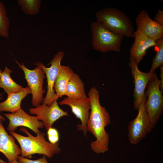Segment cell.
I'll return each mask as SVG.
<instances>
[{"instance_id":"obj_1","label":"cell","mask_w":163,"mask_h":163,"mask_svg":"<svg viewBox=\"0 0 163 163\" xmlns=\"http://www.w3.org/2000/svg\"><path fill=\"white\" fill-rule=\"evenodd\" d=\"M87 94L90 99V112L87 129L96 139L90 144V147L95 153H104L109 150V135L105 128L111 123L110 116L101 104L99 92L95 87H91Z\"/></svg>"},{"instance_id":"obj_2","label":"cell","mask_w":163,"mask_h":163,"mask_svg":"<svg viewBox=\"0 0 163 163\" xmlns=\"http://www.w3.org/2000/svg\"><path fill=\"white\" fill-rule=\"evenodd\" d=\"M20 130L27 136H23L14 132H10L9 133L18 142L21 147V156L29 158L32 155L38 154L51 158L55 155L60 153L59 143L52 144L47 142L45 137V133L40 131L36 134V136H34L26 128L21 127Z\"/></svg>"},{"instance_id":"obj_3","label":"cell","mask_w":163,"mask_h":163,"mask_svg":"<svg viewBox=\"0 0 163 163\" xmlns=\"http://www.w3.org/2000/svg\"><path fill=\"white\" fill-rule=\"evenodd\" d=\"M97 22L116 34L127 37H133V25L125 13L116 8H106L97 12Z\"/></svg>"},{"instance_id":"obj_4","label":"cell","mask_w":163,"mask_h":163,"mask_svg":"<svg viewBox=\"0 0 163 163\" xmlns=\"http://www.w3.org/2000/svg\"><path fill=\"white\" fill-rule=\"evenodd\" d=\"M91 29L94 50L102 53L120 51L123 36L113 33L97 21L91 23Z\"/></svg>"},{"instance_id":"obj_5","label":"cell","mask_w":163,"mask_h":163,"mask_svg":"<svg viewBox=\"0 0 163 163\" xmlns=\"http://www.w3.org/2000/svg\"><path fill=\"white\" fill-rule=\"evenodd\" d=\"M160 80L156 74L149 82L145 92V109L153 128L163 112V92L160 90Z\"/></svg>"},{"instance_id":"obj_6","label":"cell","mask_w":163,"mask_h":163,"mask_svg":"<svg viewBox=\"0 0 163 163\" xmlns=\"http://www.w3.org/2000/svg\"><path fill=\"white\" fill-rule=\"evenodd\" d=\"M15 63L23 71L28 84L32 94V104L35 107L42 103L43 100V94L45 90L43 89V80L46 77L43 70L40 67L37 66L32 70L27 69L24 63L21 64L17 60Z\"/></svg>"},{"instance_id":"obj_7","label":"cell","mask_w":163,"mask_h":163,"mask_svg":"<svg viewBox=\"0 0 163 163\" xmlns=\"http://www.w3.org/2000/svg\"><path fill=\"white\" fill-rule=\"evenodd\" d=\"M137 110V115L130 122L128 128L129 140L133 144L139 143L153 128L146 111L145 97Z\"/></svg>"},{"instance_id":"obj_8","label":"cell","mask_w":163,"mask_h":163,"mask_svg":"<svg viewBox=\"0 0 163 163\" xmlns=\"http://www.w3.org/2000/svg\"><path fill=\"white\" fill-rule=\"evenodd\" d=\"M64 53L63 51L58 52L50 61L49 68L46 67L44 65L40 62L34 64L37 66L40 67L44 71L47 81V91L45 97L43 99L42 104L49 105L55 100L59 97L56 94L54 87L57 75L61 67V61Z\"/></svg>"},{"instance_id":"obj_9","label":"cell","mask_w":163,"mask_h":163,"mask_svg":"<svg viewBox=\"0 0 163 163\" xmlns=\"http://www.w3.org/2000/svg\"><path fill=\"white\" fill-rule=\"evenodd\" d=\"M128 64L131 70V74L134 78L135 88L133 91V105L135 109L139 106L145 97V88L150 80L156 73L155 71L143 72L139 70L138 64L133 59L129 57Z\"/></svg>"},{"instance_id":"obj_10","label":"cell","mask_w":163,"mask_h":163,"mask_svg":"<svg viewBox=\"0 0 163 163\" xmlns=\"http://www.w3.org/2000/svg\"><path fill=\"white\" fill-rule=\"evenodd\" d=\"M29 112L31 114L36 115L38 119L43 122L47 130L52 127L56 120L69 115L67 111L59 107L57 100H54L49 105L39 104L35 108H30Z\"/></svg>"},{"instance_id":"obj_11","label":"cell","mask_w":163,"mask_h":163,"mask_svg":"<svg viewBox=\"0 0 163 163\" xmlns=\"http://www.w3.org/2000/svg\"><path fill=\"white\" fill-rule=\"evenodd\" d=\"M59 104L70 107L72 113L81 121V123L77 126V130L81 131L84 136H86L88 131L87 124L90 110L89 97L72 99L66 97L61 101Z\"/></svg>"},{"instance_id":"obj_12","label":"cell","mask_w":163,"mask_h":163,"mask_svg":"<svg viewBox=\"0 0 163 163\" xmlns=\"http://www.w3.org/2000/svg\"><path fill=\"white\" fill-rule=\"evenodd\" d=\"M9 120L7 128L10 132H14L20 126L29 128L36 134L40 132L39 128L44 127L42 122L39 120L36 116H30L22 109L11 113H3Z\"/></svg>"},{"instance_id":"obj_13","label":"cell","mask_w":163,"mask_h":163,"mask_svg":"<svg viewBox=\"0 0 163 163\" xmlns=\"http://www.w3.org/2000/svg\"><path fill=\"white\" fill-rule=\"evenodd\" d=\"M136 22L137 29L149 38L155 41L163 38V26L152 19L146 10L139 13Z\"/></svg>"},{"instance_id":"obj_14","label":"cell","mask_w":163,"mask_h":163,"mask_svg":"<svg viewBox=\"0 0 163 163\" xmlns=\"http://www.w3.org/2000/svg\"><path fill=\"white\" fill-rule=\"evenodd\" d=\"M134 41L130 50V57L139 63L146 54V50L156 45V41L149 38L138 29L134 31L133 37Z\"/></svg>"},{"instance_id":"obj_15","label":"cell","mask_w":163,"mask_h":163,"mask_svg":"<svg viewBox=\"0 0 163 163\" xmlns=\"http://www.w3.org/2000/svg\"><path fill=\"white\" fill-rule=\"evenodd\" d=\"M0 120V152L3 153L8 162L18 160V157L21 154L20 148L15 142V138L8 134Z\"/></svg>"},{"instance_id":"obj_16","label":"cell","mask_w":163,"mask_h":163,"mask_svg":"<svg viewBox=\"0 0 163 163\" xmlns=\"http://www.w3.org/2000/svg\"><path fill=\"white\" fill-rule=\"evenodd\" d=\"M29 94H31V90L28 86L23 91L8 94L7 99L0 103V112H15L21 109V102Z\"/></svg>"},{"instance_id":"obj_17","label":"cell","mask_w":163,"mask_h":163,"mask_svg":"<svg viewBox=\"0 0 163 163\" xmlns=\"http://www.w3.org/2000/svg\"><path fill=\"white\" fill-rule=\"evenodd\" d=\"M74 73L69 66H61L54 87L55 93L59 97L66 95L67 85Z\"/></svg>"},{"instance_id":"obj_18","label":"cell","mask_w":163,"mask_h":163,"mask_svg":"<svg viewBox=\"0 0 163 163\" xmlns=\"http://www.w3.org/2000/svg\"><path fill=\"white\" fill-rule=\"evenodd\" d=\"M66 95L67 97L72 99L82 98L87 97L84 84L79 76L74 73L67 84Z\"/></svg>"},{"instance_id":"obj_19","label":"cell","mask_w":163,"mask_h":163,"mask_svg":"<svg viewBox=\"0 0 163 163\" xmlns=\"http://www.w3.org/2000/svg\"><path fill=\"white\" fill-rule=\"evenodd\" d=\"M12 72L11 70L5 66L1 73L0 88H2L8 94L21 91L25 89V88L18 84L12 79L10 76Z\"/></svg>"},{"instance_id":"obj_20","label":"cell","mask_w":163,"mask_h":163,"mask_svg":"<svg viewBox=\"0 0 163 163\" xmlns=\"http://www.w3.org/2000/svg\"><path fill=\"white\" fill-rule=\"evenodd\" d=\"M17 4L26 14L33 15L39 12L41 1L40 0H18Z\"/></svg>"},{"instance_id":"obj_21","label":"cell","mask_w":163,"mask_h":163,"mask_svg":"<svg viewBox=\"0 0 163 163\" xmlns=\"http://www.w3.org/2000/svg\"><path fill=\"white\" fill-rule=\"evenodd\" d=\"M10 22L3 2L0 1V36L9 37Z\"/></svg>"},{"instance_id":"obj_22","label":"cell","mask_w":163,"mask_h":163,"mask_svg":"<svg viewBox=\"0 0 163 163\" xmlns=\"http://www.w3.org/2000/svg\"><path fill=\"white\" fill-rule=\"evenodd\" d=\"M155 43V47L156 53L152 61L150 72L155 71L156 69L163 65V39L157 40Z\"/></svg>"},{"instance_id":"obj_23","label":"cell","mask_w":163,"mask_h":163,"mask_svg":"<svg viewBox=\"0 0 163 163\" xmlns=\"http://www.w3.org/2000/svg\"><path fill=\"white\" fill-rule=\"evenodd\" d=\"M47 135L49 142L52 144L58 143L59 136L58 130L55 128L52 127L47 130Z\"/></svg>"},{"instance_id":"obj_24","label":"cell","mask_w":163,"mask_h":163,"mask_svg":"<svg viewBox=\"0 0 163 163\" xmlns=\"http://www.w3.org/2000/svg\"><path fill=\"white\" fill-rule=\"evenodd\" d=\"M18 160L21 163H49L46 157L43 155V157L35 160H32L21 156H18Z\"/></svg>"},{"instance_id":"obj_25","label":"cell","mask_w":163,"mask_h":163,"mask_svg":"<svg viewBox=\"0 0 163 163\" xmlns=\"http://www.w3.org/2000/svg\"><path fill=\"white\" fill-rule=\"evenodd\" d=\"M154 21L159 24L163 26V11L159 10L154 17Z\"/></svg>"},{"instance_id":"obj_26","label":"cell","mask_w":163,"mask_h":163,"mask_svg":"<svg viewBox=\"0 0 163 163\" xmlns=\"http://www.w3.org/2000/svg\"><path fill=\"white\" fill-rule=\"evenodd\" d=\"M160 80L161 85L160 89L161 91L163 92V65L160 66Z\"/></svg>"},{"instance_id":"obj_27","label":"cell","mask_w":163,"mask_h":163,"mask_svg":"<svg viewBox=\"0 0 163 163\" xmlns=\"http://www.w3.org/2000/svg\"><path fill=\"white\" fill-rule=\"evenodd\" d=\"M3 98L2 93L0 92V100H2ZM0 120H2L3 121H5L6 120L5 119L4 117L1 115L0 114Z\"/></svg>"},{"instance_id":"obj_28","label":"cell","mask_w":163,"mask_h":163,"mask_svg":"<svg viewBox=\"0 0 163 163\" xmlns=\"http://www.w3.org/2000/svg\"><path fill=\"white\" fill-rule=\"evenodd\" d=\"M0 163H21L19 162V161H18V160H15L11 162H7L4 161H3L2 159H0Z\"/></svg>"},{"instance_id":"obj_29","label":"cell","mask_w":163,"mask_h":163,"mask_svg":"<svg viewBox=\"0 0 163 163\" xmlns=\"http://www.w3.org/2000/svg\"><path fill=\"white\" fill-rule=\"evenodd\" d=\"M2 72V71L1 70V69H0V79H1Z\"/></svg>"}]
</instances>
